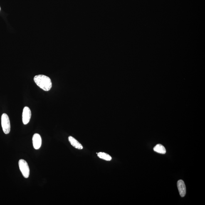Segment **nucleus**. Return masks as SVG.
<instances>
[{"instance_id": "3", "label": "nucleus", "mask_w": 205, "mask_h": 205, "mask_svg": "<svg viewBox=\"0 0 205 205\" xmlns=\"http://www.w3.org/2000/svg\"><path fill=\"white\" fill-rule=\"evenodd\" d=\"M20 171L24 177L28 178L30 175V169L27 162L24 159H21L18 162Z\"/></svg>"}, {"instance_id": "6", "label": "nucleus", "mask_w": 205, "mask_h": 205, "mask_svg": "<svg viewBox=\"0 0 205 205\" xmlns=\"http://www.w3.org/2000/svg\"><path fill=\"white\" fill-rule=\"evenodd\" d=\"M177 185L181 196V197H184L186 193V189L184 181L182 180H180L177 181Z\"/></svg>"}, {"instance_id": "2", "label": "nucleus", "mask_w": 205, "mask_h": 205, "mask_svg": "<svg viewBox=\"0 0 205 205\" xmlns=\"http://www.w3.org/2000/svg\"><path fill=\"white\" fill-rule=\"evenodd\" d=\"M1 124L3 132L5 134H8L11 131V124L8 116L6 113L2 114L1 117Z\"/></svg>"}, {"instance_id": "10", "label": "nucleus", "mask_w": 205, "mask_h": 205, "mask_svg": "<svg viewBox=\"0 0 205 205\" xmlns=\"http://www.w3.org/2000/svg\"><path fill=\"white\" fill-rule=\"evenodd\" d=\"M0 10H1V8H0Z\"/></svg>"}, {"instance_id": "4", "label": "nucleus", "mask_w": 205, "mask_h": 205, "mask_svg": "<svg viewBox=\"0 0 205 205\" xmlns=\"http://www.w3.org/2000/svg\"><path fill=\"white\" fill-rule=\"evenodd\" d=\"M31 117V112L29 107H25L23 109L22 114V120L24 125H26L29 122Z\"/></svg>"}, {"instance_id": "1", "label": "nucleus", "mask_w": 205, "mask_h": 205, "mask_svg": "<svg viewBox=\"0 0 205 205\" xmlns=\"http://www.w3.org/2000/svg\"><path fill=\"white\" fill-rule=\"evenodd\" d=\"M34 81L40 88L45 91H48L51 89L52 84L49 77L43 75L36 76L33 78Z\"/></svg>"}, {"instance_id": "5", "label": "nucleus", "mask_w": 205, "mask_h": 205, "mask_svg": "<svg viewBox=\"0 0 205 205\" xmlns=\"http://www.w3.org/2000/svg\"><path fill=\"white\" fill-rule=\"evenodd\" d=\"M33 147L36 150L39 149L41 147L42 140L41 136L39 134L35 133L33 137Z\"/></svg>"}, {"instance_id": "9", "label": "nucleus", "mask_w": 205, "mask_h": 205, "mask_svg": "<svg viewBox=\"0 0 205 205\" xmlns=\"http://www.w3.org/2000/svg\"><path fill=\"white\" fill-rule=\"evenodd\" d=\"M98 157L100 159H104L107 161H111L112 159V157L109 155L104 152H99L97 153Z\"/></svg>"}, {"instance_id": "8", "label": "nucleus", "mask_w": 205, "mask_h": 205, "mask_svg": "<svg viewBox=\"0 0 205 205\" xmlns=\"http://www.w3.org/2000/svg\"><path fill=\"white\" fill-rule=\"evenodd\" d=\"M154 150L158 153L164 154L166 153L165 147L160 144H157L154 147Z\"/></svg>"}, {"instance_id": "7", "label": "nucleus", "mask_w": 205, "mask_h": 205, "mask_svg": "<svg viewBox=\"0 0 205 205\" xmlns=\"http://www.w3.org/2000/svg\"><path fill=\"white\" fill-rule=\"evenodd\" d=\"M68 139L70 143L75 148L80 149V150H81V149H83V146L81 145V144L79 142L73 137H72V136H70V137H69Z\"/></svg>"}]
</instances>
